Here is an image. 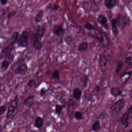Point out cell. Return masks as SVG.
<instances>
[{
  "instance_id": "42",
  "label": "cell",
  "mask_w": 132,
  "mask_h": 132,
  "mask_svg": "<svg viewBox=\"0 0 132 132\" xmlns=\"http://www.w3.org/2000/svg\"><path fill=\"white\" fill-rule=\"evenodd\" d=\"M8 1V0H0V3L2 5L4 6L7 4Z\"/></svg>"
},
{
  "instance_id": "22",
  "label": "cell",
  "mask_w": 132,
  "mask_h": 132,
  "mask_svg": "<svg viewBox=\"0 0 132 132\" xmlns=\"http://www.w3.org/2000/svg\"><path fill=\"white\" fill-rule=\"evenodd\" d=\"M129 118V114L128 113H125L122 118L121 120L122 124L125 126H127L128 124Z\"/></svg>"
},
{
  "instance_id": "37",
  "label": "cell",
  "mask_w": 132,
  "mask_h": 132,
  "mask_svg": "<svg viewBox=\"0 0 132 132\" xmlns=\"http://www.w3.org/2000/svg\"><path fill=\"white\" fill-rule=\"evenodd\" d=\"M65 40L67 44L70 45L72 43V41H73V38L70 36H68L66 37Z\"/></svg>"
},
{
  "instance_id": "20",
  "label": "cell",
  "mask_w": 132,
  "mask_h": 132,
  "mask_svg": "<svg viewBox=\"0 0 132 132\" xmlns=\"http://www.w3.org/2000/svg\"><path fill=\"white\" fill-rule=\"evenodd\" d=\"M80 80L83 84L84 87L85 88L87 87L88 83V80H89V77L88 76L85 74H83L81 76Z\"/></svg>"
},
{
  "instance_id": "18",
  "label": "cell",
  "mask_w": 132,
  "mask_h": 132,
  "mask_svg": "<svg viewBox=\"0 0 132 132\" xmlns=\"http://www.w3.org/2000/svg\"><path fill=\"white\" fill-rule=\"evenodd\" d=\"M46 29L45 27L43 26H39L38 28L37 31V35L39 38V39L42 40L45 35Z\"/></svg>"
},
{
  "instance_id": "24",
  "label": "cell",
  "mask_w": 132,
  "mask_h": 132,
  "mask_svg": "<svg viewBox=\"0 0 132 132\" xmlns=\"http://www.w3.org/2000/svg\"><path fill=\"white\" fill-rule=\"evenodd\" d=\"M64 106L59 104H56L55 107V112L58 115H60Z\"/></svg>"
},
{
  "instance_id": "10",
  "label": "cell",
  "mask_w": 132,
  "mask_h": 132,
  "mask_svg": "<svg viewBox=\"0 0 132 132\" xmlns=\"http://www.w3.org/2000/svg\"><path fill=\"white\" fill-rule=\"evenodd\" d=\"M99 66L101 71L102 73L105 72L107 68L108 59L106 57L104 54H100L99 55Z\"/></svg>"
},
{
  "instance_id": "4",
  "label": "cell",
  "mask_w": 132,
  "mask_h": 132,
  "mask_svg": "<svg viewBox=\"0 0 132 132\" xmlns=\"http://www.w3.org/2000/svg\"><path fill=\"white\" fill-rule=\"evenodd\" d=\"M18 62L14 64L12 67V70L15 74L24 75L28 72V66L27 64Z\"/></svg>"
},
{
  "instance_id": "30",
  "label": "cell",
  "mask_w": 132,
  "mask_h": 132,
  "mask_svg": "<svg viewBox=\"0 0 132 132\" xmlns=\"http://www.w3.org/2000/svg\"><path fill=\"white\" fill-rule=\"evenodd\" d=\"M47 7L48 9H50V10H52V11H57L59 9V6L57 4H50L49 5H48Z\"/></svg>"
},
{
  "instance_id": "17",
  "label": "cell",
  "mask_w": 132,
  "mask_h": 132,
  "mask_svg": "<svg viewBox=\"0 0 132 132\" xmlns=\"http://www.w3.org/2000/svg\"><path fill=\"white\" fill-rule=\"evenodd\" d=\"M43 125V119L40 116H37L35 120L34 126L38 129H40L42 128Z\"/></svg>"
},
{
  "instance_id": "41",
  "label": "cell",
  "mask_w": 132,
  "mask_h": 132,
  "mask_svg": "<svg viewBox=\"0 0 132 132\" xmlns=\"http://www.w3.org/2000/svg\"><path fill=\"white\" fill-rule=\"evenodd\" d=\"M101 88L100 86L97 85V86H95V87L94 88V91H95V92H99L101 90Z\"/></svg>"
},
{
  "instance_id": "23",
  "label": "cell",
  "mask_w": 132,
  "mask_h": 132,
  "mask_svg": "<svg viewBox=\"0 0 132 132\" xmlns=\"http://www.w3.org/2000/svg\"><path fill=\"white\" fill-rule=\"evenodd\" d=\"M100 129H101V126H100V122L98 121H95L92 125V131L95 132H97L99 131Z\"/></svg>"
},
{
  "instance_id": "26",
  "label": "cell",
  "mask_w": 132,
  "mask_h": 132,
  "mask_svg": "<svg viewBox=\"0 0 132 132\" xmlns=\"http://www.w3.org/2000/svg\"><path fill=\"white\" fill-rule=\"evenodd\" d=\"M74 116L75 119L77 120H81L83 118V114L81 112L77 111H76L74 114Z\"/></svg>"
},
{
  "instance_id": "1",
  "label": "cell",
  "mask_w": 132,
  "mask_h": 132,
  "mask_svg": "<svg viewBox=\"0 0 132 132\" xmlns=\"http://www.w3.org/2000/svg\"><path fill=\"white\" fill-rule=\"evenodd\" d=\"M92 31L94 32L90 35L98 40L104 47L108 48L110 46V42L105 33L96 28Z\"/></svg>"
},
{
  "instance_id": "32",
  "label": "cell",
  "mask_w": 132,
  "mask_h": 132,
  "mask_svg": "<svg viewBox=\"0 0 132 132\" xmlns=\"http://www.w3.org/2000/svg\"><path fill=\"white\" fill-rule=\"evenodd\" d=\"M84 27L85 28L87 29V30H89V31H92V30H94V29L95 28L91 24L89 23H86Z\"/></svg>"
},
{
  "instance_id": "2",
  "label": "cell",
  "mask_w": 132,
  "mask_h": 132,
  "mask_svg": "<svg viewBox=\"0 0 132 132\" xmlns=\"http://www.w3.org/2000/svg\"><path fill=\"white\" fill-rule=\"evenodd\" d=\"M18 96L16 95L14 98L11 101L10 103L6 117L7 119H11L14 117L18 112Z\"/></svg>"
},
{
  "instance_id": "43",
  "label": "cell",
  "mask_w": 132,
  "mask_h": 132,
  "mask_svg": "<svg viewBox=\"0 0 132 132\" xmlns=\"http://www.w3.org/2000/svg\"><path fill=\"white\" fill-rule=\"evenodd\" d=\"M128 113L129 114H131L132 113V105L128 109Z\"/></svg>"
},
{
  "instance_id": "33",
  "label": "cell",
  "mask_w": 132,
  "mask_h": 132,
  "mask_svg": "<svg viewBox=\"0 0 132 132\" xmlns=\"http://www.w3.org/2000/svg\"><path fill=\"white\" fill-rule=\"evenodd\" d=\"M36 84V82L35 80H31L29 81L27 83V86L29 87H32Z\"/></svg>"
},
{
  "instance_id": "5",
  "label": "cell",
  "mask_w": 132,
  "mask_h": 132,
  "mask_svg": "<svg viewBox=\"0 0 132 132\" xmlns=\"http://www.w3.org/2000/svg\"><path fill=\"white\" fill-rule=\"evenodd\" d=\"M28 32L26 30L22 31L18 39L17 43L19 46L22 48L27 47L28 43Z\"/></svg>"
},
{
  "instance_id": "31",
  "label": "cell",
  "mask_w": 132,
  "mask_h": 132,
  "mask_svg": "<svg viewBox=\"0 0 132 132\" xmlns=\"http://www.w3.org/2000/svg\"><path fill=\"white\" fill-rule=\"evenodd\" d=\"M17 14V11L15 10H13L9 12L7 14V19H10L11 18Z\"/></svg>"
},
{
  "instance_id": "28",
  "label": "cell",
  "mask_w": 132,
  "mask_h": 132,
  "mask_svg": "<svg viewBox=\"0 0 132 132\" xmlns=\"http://www.w3.org/2000/svg\"><path fill=\"white\" fill-rule=\"evenodd\" d=\"M52 77L54 80H59L60 79L59 71L58 69L55 70L52 74Z\"/></svg>"
},
{
  "instance_id": "12",
  "label": "cell",
  "mask_w": 132,
  "mask_h": 132,
  "mask_svg": "<svg viewBox=\"0 0 132 132\" xmlns=\"http://www.w3.org/2000/svg\"><path fill=\"white\" fill-rule=\"evenodd\" d=\"M98 23L106 30H108L109 28L108 20L107 18L104 15L101 14L98 16L97 19Z\"/></svg>"
},
{
  "instance_id": "35",
  "label": "cell",
  "mask_w": 132,
  "mask_h": 132,
  "mask_svg": "<svg viewBox=\"0 0 132 132\" xmlns=\"http://www.w3.org/2000/svg\"><path fill=\"white\" fill-rule=\"evenodd\" d=\"M9 10H10V7H9V6L4 8L2 11V13L1 16H4V15L6 14L7 13L9 12Z\"/></svg>"
},
{
  "instance_id": "7",
  "label": "cell",
  "mask_w": 132,
  "mask_h": 132,
  "mask_svg": "<svg viewBox=\"0 0 132 132\" xmlns=\"http://www.w3.org/2000/svg\"><path fill=\"white\" fill-rule=\"evenodd\" d=\"M14 60V56L12 54L9 55L4 60L1 65L0 71L1 73H4L6 71L10 64L12 63Z\"/></svg>"
},
{
  "instance_id": "25",
  "label": "cell",
  "mask_w": 132,
  "mask_h": 132,
  "mask_svg": "<svg viewBox=\"0 0 132 132\" xmlns=\"http://www.w3.org/2000/svg\"><path fill=\"white\" fill-rule=\"evenodd\" d=\"M19 36V33L18 32H15L13 33L11 37V40L12 42L16 43L18 42V39Z\"/></svg>"
},
{
  "instance_id": "27",
  "label": "cell",
  "mask_w": 132,
  "mask_h": 132,
  "mask_svg": "<svg viewBox=\"0 0 132 132\" xmlns=\"http://www.w3.org/2000/svg\"><path fill=\"white\" fill-rule=\"evenodd\" d=\"M126 62L129 64H132V52H129L126 56Z\"/></svg>"
},
{
  "instance_id": "11",
  "label": "cell",
  "mask_w": 132,
  "mask_h": 132,
  "mask_svg": "<svg viewBox=\"0 0 132 132\" xmlns=\"http://www.w3.org/2000/svg\"><path fill=\"white\" fill-rule=\"evenodd\" d=\"M53 33L59 37L62 36L65 33V30L62 26L56 25L53 29Z\"/></svg>"
},
{
  "instance_id": "14",
  "label": "cell",
  "mask_w": 132,
  "mask_h": 132,
  "mask_svg": "<svg viewBox=\"0 0 132 132\" xmlns=\"http://www.w3.org/2000/svg\"><path fill=\"white\" fill-rule=\"evenodd\" d=\"M105 7L109 10H111L118 5V0H105Z\"/></svg>"
},
{
  "instance_id": "21",
  "label": "cell",
  "mask_w": 132,
  "mask_h": 132,
  "mask_svg": "<svg viewBox=\"0 0 132 132\" xmlns=\"http://www.w3.org/2000/svg\"><path fill=\"white\" fill-rule=\"evenodd\" d=\"M43 11L41 10L36 15L35 17V21L36 23H39L42 21L43 17Z\"/></svg>"
},
{
  "instance_id": "6",
  "label": "cell",
  "mask_w": 132,
  "mask_h": 132,
  "mask_svg": "<svg viewBox=\"0 0 132 132\" xmlns=\"http://www.w3.org/2000/svg\"><path fill=\"white\" fill-rule=\"evenodd\" d=\"M117 19L118 25L119 27H121V29H125L126 28L130 26L131 20L127 15H120Z\"/></svg>"
},
{
  "instance_id": "15",
  "label": "cell",
  "mask_w": 132,
  "mask_h": 132,
  "mask_svg": "<svg viewBox=\"0 0 132 132\" xmlns=\"http://www.w3.org/2000/svg\"><path fill=\"white\" fill-rule=\"evenodd\" d=\"M35 103V97L30 96L28 97L24 101V104L28 107H31Z\"/></svg>"
},
{
  "instance_id": "44",
  "label": "cell",
  "mask_w": 132,
  "mask_h": 132,
  "mask_svg": "<svg viewBox=\"0 0 132 132\" xmlns=\"http://www.w3.org/2000/svg\"><path fill=\"white\" fill-rule=\"evenodd\" d=\"M2 131V126L0 125V132Z\"/></svg>"
},
{
  "instance_id": "8",
  "label": "cell",
  "mask_w": 132,
  "mask_h": 132,
  "mask_svg": "<svg viewBox=\"0 0 132 132\" xmlns=\"http://www.w3.org/2000/svg\"><path fill=\"white\" fill-rule=\"evenodd\" d=\"M15 44L14 42L11 41V43L8 45L3 48L0 54V59H5L7 56L10 55L14 49V45Z\"/></svg>"
},
{
  "instance_id": "39",
  "label": "cell",
  "mask_w": 132,
  "mask_h": 132,
  "mask_svg": "<svg viewBox=\"0 0 132 132\" xmlns=\"http://www.w3.org/2000/svg\"><path fill=\"white\" fill-rule=\"evenodd\" d=\"M47 91H48V90H46V89H44V88H42L40 90V92H39V94H40V96H44V95L46 94Z\"/></svg>"
},
{
  "instance_id": "13",
  "label": "cell",
  "mask_w": 132,
  "mask_h": 132,
  "mask_svg": "<svg viewBox=\"0 0 132 132\" xmlns=\"http://www.w3.org/2000/svg\"><path fill=\"white\" fill-rule=\"evenodd\" d=\"M111 25L113 35L115 36H117L118 35L119 32L118 28V20L117 19L113 18L111 20Z\"/></svg>"
},
{
  "instance_id": "29",
  "label": "cell",
  "mask_w": 132,
  "mask_h": 132,
  "mask_svg": "<svg viewBox=\"0 0 132 132\" xmlns=\"http://www.w3.org/2000/svg\"><path fill=\"white\" fill-rule=\"evenodd\" d=\"M121 93V91L119 89H116L115 88H112L111 90V94L115 96L120 95Z\"/></svg>"
},
{
  "instance_id": "36",
  "label": "cell",
  "mask_w": 132,
  "mask_h": 132,
  "mask_svg": "<svg viewBox=\"0 0 132 132\" xmlns=\"http://www.w3.org/2000/svg\"><path fill=\"white\" fill-rule=\"evenodd\" d=\"M122 66H123V63H122V61H120V62H119L118 65H117V67L116 69V72L117 73H118L121 71Z\"/></svg>"
},
{
  "instance_id": "9",
  "label": "cell",
  "mask_w": 132,
  "mask_h": 132,
  "mask_svg": "<svg viewBox=\"0 0 132 132\" xmlns=\"http://www.w3.org/2000/svg\"><path fill=\"white\" fill-rule=\"evenodd\" d=\"M37 33L32 34L31 37V42L32 45L36 50H40L43 47V43L40 41Z\"/></svg>"
},
{
  "instance_id": "3",
  "label": "cell",
  "mask_w": 132,
  "mask_h": 132,
  "mask_svg": "<svg viewBox=\"0 0 132 132\" xmlns=\"http://www.w3.org/2000/svg\"><path fill=\"white\" fill-rule=\"evenodd\" d=\"M125 105V101L123 99H121L116 102L110 108V112L112 115L116 117L118 115Z\"/></svg>"
},
{
  "instance_id": "34",
  "label": "cell",
  "mask_w": 132,
  "mask_h": 132,
  "mask_svg": "<svg viewBox=\"0 0 132 132\" xmlns=\"http://www.w3.org/2000/svg\"><path fill=\"white\" fill-rule=\"evenodd\" d=\"M68 104L69 107H76V105H78L76 103L75 101L73 100L72 99H70L69 100L68 102Z\"/></svg>"
},
{
  "instance_id": "45",
  "label": "cell",
  "mask_w": 132,
  "mask_h": 132,
  "mask_svg": "<svg viewBox=\"0 0 132 132\" xmlns=\"http://www.w3.org/2000/svg\"><path fill=\"white\" fill-rule=\"evenodd\" d=\"M1 90V84H0V91Z\"/></svg>"
},
{
  "instance_id": "19",
  "label": "cell",
  "mask_w": 132,
  "mask_h": 132,
  "mask_svg": "<svg viewBox=\"0 0 132 132\" xmlns=\"http://www.w3.org/2000/svg\"><path fill=\"white\" fill-rule=\"evenodd\" d=\"M88 48V43L87 42L81 43L78 46V50L80 52L86 51Z\"/></svg>"
},
{
  "instance_id": "16",
  "label": "cell",
  "mask_w": 132,
  "mask_h": 132,
  "mask_svg": "<svg viewBox=\"0 0 132 132\" xmlns=\"http://www.w3.org/2000/svg\"><path fill=\"white\" fill-rule=\"evenodd\" d=\"M82 94V91L79 88H75L73 92V97L77 101L80 100Z\"/></svg>"
},
{
  "instance_id": "46",
  "label": "cell",
  "mask_w": 132,
  "mask_h": 132,
  "mask_svg": "<svg viewBox=\"0 0 132 132\" xmlns=\"http://www.w3.org/2000/svg\"><path fill=\"white\" fill-rule=\"evenodd\" d=\"M128 1H129V0H128Z\"/></svg>"
},
{
  "instance_id": "38",
  "label": "cell",
  "mask_w": 132,
  "mask_h": 132,
  "mask_svg": "<svg viewBox=\"0 0 132 132\" xmlns=\"http://www.w3.org/2000/svg\"><path fill=\"white\" fill-rule=\"evenodd\" d=\"M6 107L5 105H2L0 107V115H2L5 112Z\"/></svg>"
},
{
  "instance_id": "40",
  "label": "cell",
  "mask_w": 132,
  "mask_h": 132,
  "mask_svg": "<svg viewBox=\"0 0 132 132\" xmlns=\"http://www.w3.org/2000/svg\"><path fill=\"white\" fill-rule=\"evenodd\" d=\"M102 0H93V4L95 6L97 7L101 4Z\"/></svg>"
}]
</instances>
